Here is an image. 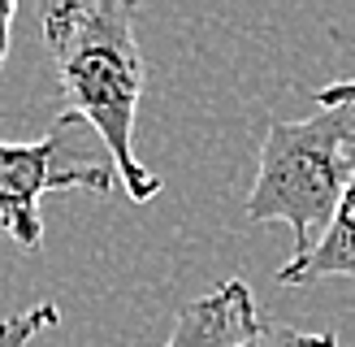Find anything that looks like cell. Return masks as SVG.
<instances>
[{
  "instance_id": "1",
  "label": "cell",
  "mask_w": 355,
  "mask_h": 347,
  "mask_svg": "<svg viewBox=\"0 0 355 347\" xmlns=\"http://www.w3.org/2000/svg\"><path fill=\"white\" fill-rule=\"evenodd\" d=\"M130 0H61L40 9L44 48L61 78L65 113L83 117L109 148V165L135 204L161 196V183L135 156V117L144 100V52L135 44Z\"/></svg>"
},
{
  "instance_id": "2",
  "label": "cell",
  "mask_w": 355,
  "mask_h": 347,
  "mask_svg": "<svg viewBox=\"0 0 355 347\" xmlns=\"http://www.w3.org/2000/svg\"><path fill=\"white\" fill-rule=\"evenodd\" d=\"M355 178V109H316L304 121H273L260 148V174L247 196V221H286L295 256L325 230Z\"/></svg>"
},
{
  "instance_id": "3",
  "label": "cell",
  "mask_w": 355,
  "mask_h": 347,
  "mask_svg": "<svg viewBox=\"0 0 355 347\" xmlns=\"http://www.w3.org/2000/svg\"><path fill=\"white\" fill-rule=\"evenodd\" d=\"M61 130H65V121L57 117V126L44 139L0 144V230L26 252H35L44 243L40 200L48 191H96V196H109L117 183L113 165H100V161H87V156L69 152Z\"/></svg>"
},
{
  "instance_id": "4",
  "label": "cell",
  "mask_w": 355,
  "mask_h": 347,
  "mask_svg": "<svg viewBox=\"0 0 355 347\" xmlns=\"http://www.w3.org/2000/svg\"><path fill=\"white\" fill-rule=\"evenodd\" d=\"M256 295L243 278H225L217 291L191 300L173 321V335L165 347H234L260 330Z\"/></svg>"
},
{
  "instance_id": "5",
  "label": "cell",
  "mask_w": 355,
  "mask_h": 347,
  "mask_svg": "<svg viewBox=\"0 0 355 347\" xmlns=\"http://www.w3.org/2000/svg\"><path fill=\"white\" fill-rule=\"evenodd\" d=\"M321 278H355V178L343 191L329 226L316 235V243L277 269L282 287H308Z\"/></svg>"
},
{
  "instance_id": "6",
  "label": "cell",
  "mask_w": 355,
  "mask_h": 347,
  "mask_svg": "<svg viewBox=\"0 0 355 347\" xmlns=\"http://www.w3.org/2000/svg\"><path fill=\"white\" fill-rule=\"evenodd\" d=\"M57 304L44 300V304H35L26 312H13V317L0 321V347H31V339H40L44 330L57 325Z\"/></svg>"
},
{
  "instance_id": "7",
  "label": "cell",
  "mask_w": 355,
  "mask_h": 347,
  "mask_svg": "<svg viewBox=\"0 0 355 347\" xmlns=\"http://www.w3.org/2000/svg\"><path fill=\"white\" fill-rule=\"evenodd\" d=\"M234 347H338V339H334V330H295L282 321H260L256 335Z\"/></svg>"
},
{
  "instance_id": "8",
  "label": "cell",
  "mask_w": 355,
  "mask_h": 347,
  "mask_svg": "<svg viewBox=\"0 0 355 347\" xmlns=\"http://www.w3.org/2000/svg\"><path fill=\"white\" fill-rule=\"evenodd\" d=\"M316 104H321V109H355V78L321 87V92H316Z\"/></svg>"
},
{
  "instance_id": "9",
  "label": "cell",
  "mask_w": 355,
  "mask_h": 347,
  "mask_svg": "<svg viewBox=\"0 0 355 347\" xmlns=\"http://www.w3.org/2000/svg\"><path fill=\"white\" fill-rule=\"evenodd\" d=\"M13 13H17L13 0H0V69H5V57H9V26H13Z\"/></svg>"
}]
</instances>
